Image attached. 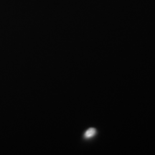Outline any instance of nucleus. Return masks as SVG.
<instances>
[{
  "label": "nucleus",
  "instance_id": "nucleus-1",
  "mask_svg": "<svg viewBox=\"0 0 155 155\" xmlns=\"http://www.w3.org/2000/svg\"><path fill=\"white\" fill-rule=\"evenodd\" d=\"M95 134H96V129L91 128V129H88V130L85 132L84 136L86 138L89 139V138H91L92 137H94V136L95 135Z\"/></svg>",
  "mask_w": 155,
  "mask_h": 155
}]
</instances>
